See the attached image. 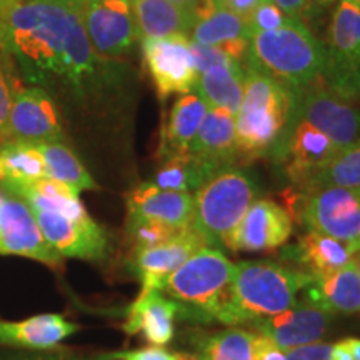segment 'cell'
I'll return each mask as SVG.
<instances>
[{"instance_id":"cell-39","label":"cell","mask_w":360,"mask_h":360,"mask_svg":"<svg viewBox=\"0 0 360 360\" xmlns=\"http://www.w3.org/2000/svg\"><path fill=\"white\" fill-rule=\"evenodd\" d=\"M287 360H332V345L326 342L287 350Z\"/></svg>"},{"instance_id":"cell-25","label":"cell","mask_w":360,"mask_h":360,"mask_svg":"<svg viewBox=\"0 0 360 360\" xmlns=\"http://www.w3.org/2000/svg\"><path fill=\"white\" fill-rule=\"evenodd\" d=\"M42 177H47V172L37 143L17 139L4 142L0 147V186L19 197L25 187Z\"/></svg>"},{"instance_id":"cell-26","label":"cell","mask_w":360,"mask_h":360,"mask_svg":"<svg viewBox=\"0 0 360 360\" xmlns=\"http://www.w3.org/2000/svg\"><path fill=\"white\" fill-rule=\"evenodd\" d=\"M132 12L139 39H162L188 34L192 15L170 0H134Z\"/></svg>"},{"instance_id":"cell-53","label":"cell","mask_w":360,"mask_h":360,"mask_svg":"<svg viewBox=\"0 0 360 360\" xmlns=\"http://www.w3.org/2000/svg\"><path fill=\"white\" fill-rule=\"evenodd\" d=\"M130 2H134V0H130Z\"/></svg>"},{"instance_id":"cell-52","label":"cell","mask_w":360,"mask_h":360,"mask_svg":"<svg viewBox=\"0 0 360 360\" xmlns=\"http://www.w3.org/2000/svg\"><path fill=\"white\" fill-rule=\"evenodd\" d=\"M352 2H354V4H357V6L360 7V0H352Z\"/></svg>"},{"instance_id":"cell-49","label":"cell","mask_w":360,"mask_h":360,"mask_svg":"<svg viewBox=\"0 0 360 360\" xmlns=\"http://www.w3.org/2000/svg\"><path fill=\"white\" fill-rule=\"evenodd\" d=\"M105 360H114L110 357V355H105ZM180 360H199L195 357V355L193 354H186V352H182V355H180Z\"/></svg>"},{"instance_id":"cell-37","label":"cell","mask_w":360,"mask_h":360,"mask_svg":"<svg viewBox=\"0 0 360 360\" xmlns=\"http://www.w3.org/2000/svg\"><path fill=\"white\" fill-rule=\"evenodd\" d=\"M191 49L193 60H195V67L199 75L202 72L210 69V67L224 64V62L231 60L232 57H229L222 49H219L217 45H202L191 40Z\"/></svg>"},{"instance_id":"cell-23","label":"cell","mask_w":360,"mask_h":360,"mask_svg":"<svg viewBox=\"0 0 360 360\" xmlns=\"http://www.w3.org/2000/svg\"><path fill=\"white\" fill-rule=\"evenodd\" d=\"M79 330L64 315L44 314L22 322L0 321V344L29 349H52Z\"/></svg>"},{"instance_id":"cell-35","label":"cell","mask_w":360,"mask_h":360,"mask_svg":"<svg viewBox=\"0 0 360 360\" xmlns=\"http://www.w3.org/2000/svg\"><path fill=\"white\" fill-rule=\"evenodd\" d=\"M22 87L13 79L12 72V62L2 49H0V142L11 141V109L15 94L19 92Z\"/></svg>"},{"instance_id":"cell-45","label":"cell","mask_w":360,"mask_h":360,"mask_svg":"<svg viewBox=\"0 0 360 360\" xmlns=\"http://www.w3.org/2000/svg\"><path fill=\"white\" fill-rule=\"evenodd\" d=\"M17 360H80V359H58V357H20ZM96 360H105V355Z\"/></svg>"},{"instance_id":"cell-12","label":"cell","mask_w":360,"mask_h":360,"mask_svg":"<svg viewBox=\"0 0 360 360\" xmlns=\"http://www.w3.org/2000/svg\"><path fill=\"white\" fill-rule=\"evenodd\" d=\"M82 17L97 56H124L139 39L130 0H85Z\"/></svg>"},{"instance_id":"cell-1","label":"cell","mask_w":360,"mask_h":360,"mask_svg":"<svg viewBox=\"0 0 360 360\" xmlns=\"http://www.w3.org/2000/svg\"><path fill=\"white\" fill-rule=\"evenodd\" d=\"M85 0H15L0 15V49L34 84L69 77V44Z\"/></svg>"},{"instance_id":"cell-8","label":"cell","mask_w":360,"mask_h":360,"mask_svg":"<svg viewBox=\"0 0 360 360\" xmlns=\"http://www.w3.org/2000/svg\"><path fill=\"white\" fill-rule=\"evenodd\" d=\"M292 209L309 232L350 244L360 233V187H314L295 195Z\"/></svg>"},{"instance_id":"cell-20","label":"cell","mask_w":360,"mask_h":360,"mask_svg":"<svg viewBox=\"0 0 360 360\" xmlns=\"http://www.w3.org/2000/svg\"><path fill=\"white\" fill-rule=\"evenodd\" d=\"M179 305L160 290L141 292L137 300L127 310L124 330L129 335L142 334L155 347L167 345L175 334V317Z\"/></svg>"},{"instance_id":"cell-19","label":"cell","mask_w":360,"mask_h":360,"mask_svg":"<svg viewBox=\"0 0 360 360\" xmlns=\"http://www.w3.org/2000/svg\"><path fill=\"white\" fill-rule=\"evenodd\" d=\"M129 217L159 220L175 229L192 227L193 195L191 192L165 191L155 184H142L127 197Z\"/></svg>"},{"instance_id":"cell-16","label":"cell","mask_w":360,"mask_h":360,"mask_svg":"<svg viewBox=\"0 0 360 360\" xmlns=\"http://www.w3.org/2000/svg\"><path fill=\"white\" fill-rule=\"evenodd\" d=\"M294 222L289 210L274 200H255L232 233L229 250L265 252L289 240Z\"/></svg>"},{"instance_id":"cell-41","label":"cell","mask_w":360,"mask_h":360,"mask_svg":"<svg viewBox=\"0 0 360 360\" xmlns=\"http://www.w3.org/2000/svg\"><path fill=\"white\" fill-rule=\"evenodd\" d=\"M259 2L260 0H220L219 6L229 8L231 12L247 20L250 13L254 12V8L259 6Z\"/></svg>"},{"instance_id":"cell-4","label":"cell","mask_w":360,"mask_h":360,"mask_svg":"<svg viewBox=\"0 0 360 360\" xmlns=\"http://www.w3.org/2000/svg\"><path fill=\"white\" fill-rule=\"evenodd\" d=\"M233 264L205 245L165 278L162 294L179 305V314L193 322H217L231 300Z\"/></svg>"},{"instance_id":"cell-31","label":"cell","mask_w":360,"mask_h":360,"mask_svg":"<svg viewBox=\"0 0 360 360\" xmlns=\"http://www.w3.org/2000/svg\"><path fill=\"white\" fill-rule=\"evenodd\" d=\"M195 357L199 360H254V334L244 328H225L217 332H195L192 335Z\"/></svg>"},{"instance_id":"cell-42","label":"cell","mask_w":360,"mask_h":360,"mask_svg":"<svg viewBox=\"0 0 360 360\" xmlns=\"http://www.w3.org/2000/svg\"><path fill=\"white\" fill-rule=\"evenodd\" d=\"M332 360H354L352 352H350L347 339L337 342L332 345Z\"/></svg>"},{"instance_id":"cell-36","label":"cell","mask_w":360,"mask_h":360,"mask_svg":"<svg viewBox=\"0 0 360 360\" xmlns=\"http://www.w3.org/2000/svg\"><path fill=\"white\" fill-rule=\"evenodd\" d=\"M289 19L290 17L285 15L272 0H260L259 6L254 8V12L247 19V27H249L250 35L269 32V30H276L282 27Z\"/></svg>"},{"instance_id":"cell-51","label":"cell","mask_w":360,"mask_h":360,"mask_svg":"<svg viewBox=\"0 0 360 360\" xmlns=\"http://www.w3.org/2000/svg\"><path fill=\"white\" fill-rule=\"evenodd\" d=\"M4 200H6V197H4V193H2V191H0V207H2V204H4Z\"/></svg>"},{"instance_id":"cell-30","label":"cell","mask_w":360,"mask_h":360,"mask_svg":"<svg viewBox=\"0 0 360 360\" xmlns=\"http://www.w3.org/2000/svg\"><path fill=\"white\" fill-rule=\"evenodd\" d=\"M222 170L225 169H219L217 165L187 152L164 162L155 175V186L165 191L197 192Z\"/></svg>"},{"instance_id":"cell-47","label":"cell","mask_w":360,"mask_h":360,"mask_svg":"<svg viewBox=\"0 0 360 360\" xmlns=\"http://www.w3.org/2000/svg\"><path fill=\"white\" fill-rule=\"evenodd\" d=\"M347 247H349V252H350V255L357 254V252L360 250V233H359V237L355 238L354 242H350V244H347Z\"/></svg>"},{"instance_id":"cell-32","label":"cell","mask_w":360,"mask_h":360,"mask_svg":"<svg viewBox=\"0 0 360 360\" xmlns=\"http://www.w3.org/2000/svg\"><path fill=\"white\" fill-rule=\"evenodd\" d=\"M39 148L44 155L47 177L64 182L77 192L96 191L97 184L69 147L60 142H51L39 143Z\"/></svg>"},{"instance_id":"cell-15","label":"cell","mask_w":360,"mask_h":360,"mask_svg":"<svg viewBox=\"0 0 360 360\" xmlns=\"http://www.w3.org/2000/svg\"><path fill=\"white\" fill-rule=\"evenodd\" d=\"M332 322V314L319 309L309 300H297L290 309L250 322L257 334L274 340L278 347L287 350L322 342Z\"/></svg>"},{"instance_id":"cell-22","label":"cell","mask_w":360,"mask_h":360,"mask_svg":"<svg viewBox=\"0 0 360 360\" xmlns=\"http://www.w3.org/2000/svg\"><path fill=\"white\" fill-rule=\"evenodd\" d=\"M188 154L219 169L231 167L237 160L236 115L220 107H209L199 132L188 147Z\"/></svg>"},{"instance_id":"cell-43","label":"cell","mask_w":360,"mask_h":360,"mask_svg":"<svg viewBox=\"0 0 360 360\" xmlns=\"http://www.w3.org/2000/svg\"><path fill=\"white\" fill-rule=\"evenodd\" d=\"M170 2H174L175 6H179L180 8H184L187 13H191L192 15V24H193V13H195L197 8L200 6H204L207 0H170Z\"/></svg>"},{"instance_id":"cell-6","label":"cell","mask_w":360,"mask_h":360,"mask_svg":"<svg viewBox=\"0 0 360 360\" xmlns=\"http://www.w3.org/2000/svg\"><path fill=\"white\" fill-rule=\"evenodd\" d=\"M255 182L244 170L229 167L193 195L192 229L207 245L229 249L233 231L255 202Z\"/></svg>"},{"instance_id":"cell-34","label":"cell","mask_w":360,"mask_h":360,"mask_svg":"<svg viewBox=\"0 0 360 360\" xmlns=\"http://www.w3.org/2000/svg\"><path fill=\"white\" fill-rule=\"evenodd\" d=\"M182 229L170 227V225L150 219L129 217V237L135 250L150 249L177 236Z\"/></svg>"},{"instance_id":"cell-44","label":"cell","mask_w":360,"mask_h":360,"mask_svg":"<svg viewBox=\"0 0 360 360\" xmlns=\"http://www.w3.org/2000/svg\"><path fill=\"white\" fill-rule=\"evenodd\" d=\"M347 344L354 360H360V339H347Z\"/></svg>"},{"instance_id":"cell-24","label":"cell","mask_w":360,"mask_h":360,"mask_svg":"<svg viewBox=\"0 0 360 360\" xmlns=\"http://www.w3.org/2000/svg\"><path fill=\"white\" fill-rule=\"evenodd\" d=\"M209 105L199 94H184L170 110L167 124L162 130L160 155L164 160L187 154L188 147L204 122Z\"/></svg>"},{"instance_id":"cell-3","label":"cell","mask_w":360,"mask_h":360,"mask_svg":"<svg viewBox=\"0 0 360 360\" xmlns=\"http://www.w3.org/2000/svg\"><path fill=\"white\" fill-rule=\"evenodd\" d=\"M247 60L252 69L294 92L322 80L326 47L302 22L290 17L276 30L252 34Z\"/></svg>"},{"instance_id":"cell-18","label":"cell","mask_w":360,"mask_h":360,"mask_svg":"<svg viewBox=\"0 0 360 360\" xmlns=\"http://www.w3.org/2000/svg\"><path fill=\"white\" fill-rule=\"evenodd\" d=\"M205 240L192 227L182 229L164 244L134 252V270L142 282V292L162 290L165 278L177 270Z\"/></svg>"},{"instance_id":"cell-2","label":"cell","mask_w":360,"mask_h":360,"mask_svg":"<svg viewBox=\"0 0 360 360\" xmlns=\"http://www.w3.org/2000/svg\"><path fill=\"white\" fill-rule=\"evenodd\" d=\"M312 278V274L302 269L283 267L270 260L233 264L231 300L219 323L233 327L281 314L297 302Z\"/></svg>"},{"instance_id":"cell-50","label":"cell","mask_w":360,"mask_h":360,"mask_svg":"<svg viewBox=\"0 0 360 360\" xmlns=\"http://www.w3.org/2000/svg\"><path fill=\"white\" fill-rule=\"evenodd\" d=\"M352 260H354V264H355V269H357V272H359V277H360V250L357 252V254H354V255H352Z\"/></svg>"},{"instance_id":"cell-27","label":"cell","mask_w":360,"mask_h":360,"mask_svg":"<svg viewBox=\"0 0 360 360\" xmlns=\"http://www.w3.org/2000/svg\"><path fill=\"white\" fill-rule=\"evenodd\" d=\"M244 70L238 60L231 58L224 64L202 72L195 87L199 90V97L207 105L220 107L236 115L244 97Z\"/></svg>"},{"instance_id":"cell-11","label":"cell","mask_w":360,"mask_h":360,"mask_svg":"<svg viewBox=\"0 0 360 360\" xmlns=\"http://www.w3.org/2000/svg\"><path fill=\"white\" fill-rule=\"evenodd\" d=\"M339 150L340 148L326 134L290 114L289 124L272 152L276 159L285 165V172L292 182L304 187L305 182Z\"/></svg>"},{"instance_id":"cell-38","label":"cell","mask_w":360,"mask_h":360,"mask_svg":"<svg viewBox=\"0 0 360 360\" xmlns=\"http://www.w3.org/2000/svg\"><path fill=\"white\" fill-rule=\"evenodd\" d=\"M252 359L254 360H287V352L274 340L262 334H254L252 342Z\"/></svg>"},{"instance_id":"cell-9","label":"cell","mask_w":360,"mask_h":360,"mask_svg":"<svg viewBox=\"0 0 360 360\" xmlns=\"http://www.w3.org/2000/svg\"><path fill=\"white\" fill-rule=\"evenodd\" d=\"M319 82L290 92V114L321 130L339 148L347 147L360 139V109Z\"/></svg>"},{"instance_id":"cell-13","label":"cell","mask_w":360,"mask_h":360,"mask_svg":"<svg viewBox=\"0 0 360 360\" xmlns=\"http://www.w3.org/2000/svg\"><path fill=\"white\" fill-rule=\"evenodd\" d=\"M0 254L34 259L51 267L64 259L45 240L30 205L13 195L6 197L0 207Z\"/></svg>"},{"instance_id":"cell-46","label":"cell","mask_w":360,"mask_h":360,"mask_svg":"<svg viewBox=\"0 0 360 360\" xmlns=\"http://www.w3.org/2000/svg\"><path fill=\"white\" fill-rule=\"evenodd\" d=\"M310 4H312V7L315 8V7H328V6H332V4H335L337 0H309Z\"/></svg>"},{"instance_id":"cell-5","label":"cell","mask_w":360,"mask_h":360,"mask_svg":"<svg viewBox=\"0 0 360 360\" xmlns=\"http://www.w3.org/2000/svg\"><path fill=\"white\" fill-rule=\"evenodd\" d=\"M290 92L249 67L244 97L236 114L237 159L254 160L274 150L290 119Z\"/></svg>"},{"instance_id":"cell-33","label":"cell","mask_w":360,"mask_h":360,"mask_svg":"<svg viewBox=\"0 0 360 360\" xmlns=\"http://www.w3.org/2000/svg\"><path fill=\"white\" fill-rule=\"evenodd\" d=\"M360 187V139L350 143V146L340 148L330 160L319 169L304 187Z\"/></svg>"},{"instance_id":"cell-21","label":"cell","mask_w":360,"mask_h":360,"mask_svg":"<svg viewBox=\"0 0 360 360\" xmlns=\"http://www.w3.org/2000/svg\"><path fill=\"white\" fill-rule=\"evenodd\" d=\"M304 299L328 314L360 312V277L354 260L332 272L314 276Z\"/></svg>"},{"instance_id":"cell-7","label":"cell","mask_w":360,"mask_h":360,"mask_svg":"<svg viewBox=\"0 0 360 360\" xmlns=\"http://www.w3.org/2000/svg\"><path fill=\"white\" fill-rule=\"evenodd\" d=\"M323 82L344 98H360V7L340 0L328 25Z\"/></svg>"},{"instance_id":"cell-48","label":"cell","mask_w":360,"mask_h":360,"mask_svg":"<svg viewBox=\"0 0 360 360\" xmlns=\"http://www.w3.org/2000/svg\"><path fill=\"white\" fill-rule=\"evenodd\" d=\"M13 2H15V0H0V15H2V13L6 12Z\"/></svg>"},{"instance_id":"cell-14","label":"cell","mask_w":360,"mask_h":360,"mask_svg":"<svg viewBox=\"0 0 360 360\" xmlns=\"http://www.w3.org/2000/svg\"><path fill=\"white\" fill-rule=\"evenodd\" d=\"M45 240L62 257L101 260L105 257L107 236L92 219L74 220L49 210L32 209Z\"/></svg>"},{"instance_id":"cell-28","label":"cell","mask_w":360,"mask_h":360,"mask_svg":"<svg viewBox=\"0 0 360 360\" xmlns=\"http://www.w3.org/2000/svg\"><path fill=\"white\" fill-rule=\"evenodd\" d=\"M287 257L294 259L297 264L302 265V270L321 276V274L332 272L344 267L352 260L349 247L345 242L337 240L319 232H307L294 247L285 250Z\"/></svg>"},{"instance_id":"cell-29","label":"cell","mask_w":360,"mask_h":360,"mask_svg":"<svg viewBox=\"0 0 360 360\" xmlns=\"http://www.w3.org/2000/svg\"><path fill=\"white\" fill-rule=\"evenodd\" d=\"M188 35L192 42L202 45H220L229 40L250 37L247 20L219 6L215 0H207L204 6L197 8Z\"/></svg>"},{"instance_id":"cell-10","label":"cell","mask_w":360,"mask_h":360,"mask_svg":"<svg viewBox=\"0 0 360 360\" xmlns=\"http://www.w3.org/2000/svg\"><path fill=\"white\" fill-rule=\"evenodd\" d=\"M143 58L160 101L172 94H188L199 80L191 39L175 34L162 39L142 40Z\"/></svg>"},{"instance_id":"cell-40","label":"cell","mask_w":360,"mask_h":360,"mask_svg":"<svg viewBox=\"0 0 360 360\" xmlns=\"http://www.w3.org/2000/svg\"><path fill=\"white\" fill-rule=\"evenodd\" d=\"M285 15L292 19H300V17H307L309 12L312 11V4L309 0H272Z\"/></svg>"},{"instance_id":"cell-17","label":"cell","mask_w":360,"mask_h":360,"mask_svg":"<svg viewBox=\"0 0 360 360\" xmlns=\"http://www.w3.org/2000/svg\"><path fill=\"white\" fill-rule=\"evenodd\" d=\"M8 125L12 139L37 146L60 142L64 137L56 103L40 87H25L15 94Z\"/></svg>"}]
</instances>
